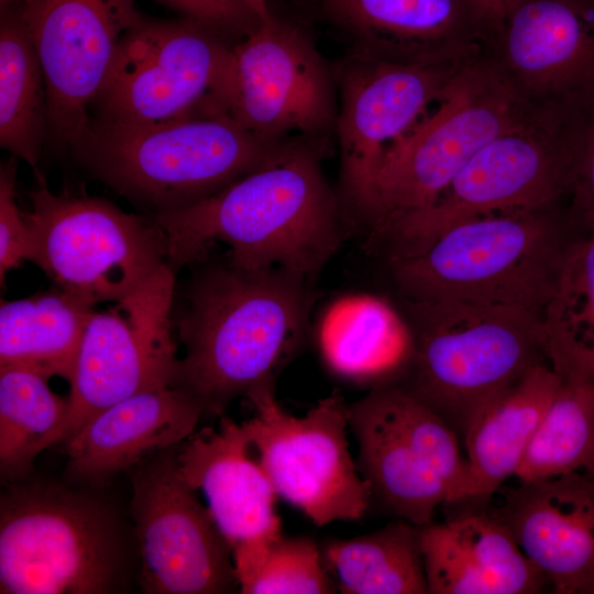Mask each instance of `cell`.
I'll return each instance as SVG.
<instances>
[{"mask_svg": "<svg viewBox=\"0 0 594 594\" xmlns=\"http://www.w3.org/2000/svg\"><path fill=\"white\" fill-rule=\"evenodd\" d=\"M242 594H333L337 585L321 547L283 530L246 539L232 547Z\"/></svg>", "mask_w": 594, "mask_h": 594, "instance_id": "1f68e13d", "label": "cell"}, {"mask_svg": "<svg viewBox=\"0 0 594 594\" xmlns=\"http://www.w3.org/2000/svg\"><path fill=\"white\" fill-rule=\"evenodd\" d=\"M246 399L256 414L241 425L278 497L316 526L362 518L372 492L349 450L343 397L322 398L304 416L285 411L272 387Z\"/></svg>", "mask_w": 594, "mask_h": 594, "instance_id": "9a60e30c", "label": "cell"}, {"mask_svg": "<svg viewBox=\"0 0 594 594\" xmlns=\"http://www.w3.org/2000/svg\"><path fill=\"white\" fill-rule=\"evenodd\" d=\"M356 464L387 513L416 526L442 505L470 501L472 481L457 433L398 384L373 388L348 405Z\"/></svg>", "mask_w": 594, "mask_h": 594, "instance_id": "9c48e42d", "label": "cell"}, {"mask_svg": "<svg viewBox=\"0 0 594 594\" xmlns=\"http://www.w3.org/2000/svg\"><path fill=\"white\" fill-rule=\"evenodd\" d=\"M204 417L183 391L162 387L125 398L82 426L62 446L67 457L63 479L106 488L146 457L191 436Z\"/></svg>", "mask_w": 594, "mask_h": 594, "instance_id": "44dd1931", "label": "cell"}, {"mask_svg": "<svg viewBox=\"0 0 594 594\" xmlns=\"http://www.w3.org/2000/svg\"><path fill=\"white\" fill-rule=\"evenodd\" d=\"M536 107L521 99L480 52L454 77L437 110L385 152L370 232L392 217L433 202L479 150Z\"/></svg>", "mask_w": 594, "mask_h": 594, "instance_id": "8fae6325", "label": "cell"}, {"mask_svg": "<svg viewBox=\"0 0 594 594\" xmlns=\"http://www.w3.org/2000/svg\"><path fill=\"white\" fill-rule=\"evenodd\" d=\"M473 57L403 64L349 52L334 66L340 154L337 193L351 229L366 234L372 230L376 178L385 152L418 122L432 101L444 96Z\"/></svg>", "mask_w": 594, "mask_h": 594, "instance_id": "7c38bea8", "label": "cell"}, {"mask_svg": "<svg viewBox=\"0 0 594 594\" xmlns=\"http://www.w3.org/2000/svg\"><path fill=\"white\" fill-rule=\"evenodd\" d=\"M232 44L188 18L142 15L121 40L91 118L147 125L222 111L218 94Z\"/></svg>", "mask_w": 594, "mask_h": 594, "instance_id": "5bb4252c", "label": "cell"}, {"mask_svg": "<svg viewBox=\"0 0 594 594\" xmlns=\"http://www.w3.org/2000/svg\"><path fill=\"white\" fill-rule=\"evenodd\" d=\"M570 152V218L578 230L594 227V77L556 100Z\"/></svg>", "mask_w": 594, "mask_h": 594, "instance_id": "d6a6232c", "label": "cell"}, {"mask_svg": "<svg viewBox=\"0 0 594 594\" xmlns=\"http://www.w3.org/2000/svg\"><path fill=\"white\" fill-rule=\"evenodd\" d=\"M569 186L570 153L559 107L538 106L479 150L433 202L382 222L371 243L384 250L388 262L400 260L465 220L563 202Z\"/></svg>", "mask_w": 594, "mask_h": 594, "instance_id": "52a82bcc", "label": "cell"}, {"mask_svg": "<svg viewBox=\"0 0 594 594\" xmlns=\"http://www.w3.org/2000/svg\"><path fill=\"white\" fill-rule=\"evenodd\" d=\"M22 0H0V3H16L21 2Z\"/></svg>", "mask_w": 594, "mask_h": 594, "instance_id": "74e56055", "label": "cell"}, {"mask_svg": "<svg viewBox=\"0 0 594 594\" xmlns=\"http://www.w3.org/2000/svg\"><path fill=\"white\" fill-rule=\"evenodd\" d=\"M18 158L10 156L0 166V280L8 272L29 261L30 234L22 209L16 204Z\"/></svg>", "mask_w": 594, "mask_h": 594, "instance_id": "836d02e7", "label": "cell"}, {"mask_svg": "<svg viewBox=\"0 0 594 594\" xmlns=\"http://www.w3.org/2000/svg\"><path fill=\"white\" fill-rule=\"evenodd\" d=\"M557 594H594V479L518 481L492 513Z\"/></svg>", "mask_w": 594, "mask_h": 594, "instance_id": "ffe728a7", "label": "cell"}, {"mask_svg": "<svg viewBox=\"0 0 594 594\" xmlns=\"http://www.w3.org/2000/svg\"><path fill=\"white\" fill-rule=\"evenodd\" d=\"M176 272L163 265L127 297L92 312L76 360L68 408L52 446L136 394L170 386L177 364Z\"/></svg>", "mask_w": 594, "mask_h": 594, "instance_id": "4fadbf2b", "label": "cell"}, {"mask_svg": "<svg viewBox=\"0 0 594 594\" xmlns=\"http://www.w3.org/2000/svg\"><path fill=\"white\" fill-rule=\"evenodd\" d=\"M183 18L195 20L235 43L255 30L262 15L244 0H154Z\"/></svg>", "mask_w": 594, "mask_h": 594, "instance_id": "e575fe53", "label": "cell"}, {"mask_svg": "<svg viewBox=\"0 0 594 594\" xmlns=\"http://www.w3.org/2000/svg\"><path fill=\"white\" fill-rule=\"evenodd\" d=\"M481 55L525 101L553 102L594 77V0H515Z\"/></svg>", "mask_w": 594, "mask_h": 594, "instance_id": "ac0fdd59", "label": "cell"}, {"mask_svg": "<svg viewBox=\"0 0 594 594\" xmlns=\"http://www.w3.org/2000/svg\"><path fill=\"white\" fill-rule=\"evenodd\" d=\"M410 359L395 384L459 437L490 402L549 362L542 311L504 305L406 301Z\"/></svg>", "mask_w": 594, "mask_h": 594, "instance_id": "8992f818", "label": "cell"}, {"mask_svg": "<svg viewBox=\"0 0 594 594\" xmlns=\"http://www.w3.org/2000/svg\"><path fill=\"white\" fill-rule=\"evenodd\" d=\"M189 266L182 305L173 309L185 352L170 387L194 398L204 417H222L234 399L275 388L305 340L311 279L283 267H243L227 255Z\"/></svg>", "mask_w": 594, "mask_h": 594, "instance_id": "6da1fadb", "label": "cell"}, {"mask_svg": "<svg viewBox=\"0 0 594 594\" xmlns=\"http://www.w3.org/2000/svg\"><path fill=\"white\" fill-rule=\"evenodd\" d=\"M177 446L132 466L130 518L145 594L239 592L232 547L197 491L180 475Z\"/></svg>", "mask_w": 594, "mask_h": 594, "instance_id": "2e32d148", "label": "cell"}, {"mask_svg": "<svg viewBox=\"0 0 594 594\" xmlns=\"http://www.w3.org/2000/svg\"><path fill=\"white\" fill-rule=\"evenodd\" d=\"M246 3H249L251 7H253L256 11H258L262 15H267L271 7L267 2V0H244Z\"/></svg>", "mask_w": 594, "mask_h": 594, "instance_id": "8d00e7d4", "label": "cell"}, {"mask_svg": "<svg viewBox=\"0 0 594 594\" xmlns=\"http://www.w3.org/2000/svg\"><path fill=\"white\" fill-rule=\"evenodd\" d=\"M576 231L563 202L472 218L447 229L422 251L389 262L392 278L409 302L542 311Z\"/></svg>", "mask_w": 594, "mask_h": 594, "instance_id": "5b68a950", "label": "cell"}, {"mask_svg": "<svg viewBox=\"0 0 594 594\" xmlns=\"http://www.w3.org/2000/svg\"><path fill=\"white\" fill-rule=\"evenodd\" d=\"M21 9L45 79L48 136L70 148L143 14L134 0H22Z\"/></svg>", "mask_w": 594, "mask_h": 594, "instance_id": "e0dca14e", "label": "cell"}, {"mask_svg": "<svg viewBox=\"0 0 594 594\" xmlns=\"http://www.w3.org/2000/svg\"><path fill=\"white\" fill-rule=\"evenodd\" d=\"M23 217L29 261L89 307L118 301L168 264L165 231L152 215L129 213L107 199L52 191L41 174Z\"/></svg>", "mask_w": 594, "mask_h": 594, "instance_id": "ba28073f", "label": "cell"}, {"mask_svg": "<svg viewBox=\"0 0 594 594\" xmlns=\"http://www.w3.org/2000/svg\"><path fill=\"white\" fill-rule=\"evenodd\" d=\"M542 319L552 369L594 381V227L569 243Z\"/></svg>", "mask_w": 594, "mask_h": 594, "instance_id": "f1b7e54d", "label": "cell"}, {"mask_svg": "<svg viewBox=\"0 0 594 594\" xmlns=\"http://www.w3.org/2000/svg\"><path fill=\"white\" fill-rule=\"evenodd\" d=\"M326 154L305 139H287L264 165L182 210L154 216L166 233L177 273L216 242L248 268L283 267L309 279L340 248L351 227L328 182Z\"/></svg>", "mask_w": 594, "mask_h": 594, "instance_id": "7a4b0ae2", "label": "cell"}, {"mask_svg": "<svg viewBox=\"0 0 594 594\" xmlns=\"http://www.w3.org/2000/svg\"><path fill=\"white\" fill-rule=\"evenodd\" d=\"M48 378L24 367H0V477L2 485L34 474L66 417L68 398Z\"/></svg>", "mask_w": 594, "mask_h": 594, "instance_id": "4dcf8cb0", "label": "cell"}, {"mask_svg": "<svg viewBox=\"0 0 594 594\" xmlns=\"http://www.w3.org/2000/svg\"><path fill=\"white\" fill-rule=\"evenodd\" d=\"M550 362L540 363L490 402L462 439L471 499H490L515 473L559 386Z\"/></svg>", "mask_w": 594, "mask_h": 594, "instance_id": "d4e9b609", "label": "cell"}, {"mask_svg": "<svg viewBox=\"0 0 594 594\" xmlns=\"http://www.w3.org/2000/svg\"><path fill=\"white\" fill-rule=\"evenodd\" d=\"M285 141L263 140L211 111L147 125L91 118L70 150L94 177L156 216L223 189L264 165Z\"/></svg>", "mask_w": 594, "mask_h": 594, "instance_id": "277c9868", "label": "cell"}, {"mask_svg": "<svg viewBox=\"0 0 594 594\" xmlns=\"http://www.w3.org/2000/svg\"><path fill=\"white\" fill-rule=\"evenodd\" d=\"M557 374L559 386L515 473L518 481L570 473L594 479V381Z\"/></svg>", "mask_w": 594, "mask_h": 594, "instance_id": "f546056e", "label": "cell"}, {"mask_svg": "<svg viewBox=\"0 0 594 594\" xmlns=\"http://www.w3.org/2000/svg\"><path fill=\"white\" fill-rule=\"evenodd\" d=\"M322 554L343 594H427L420 527L397 519L350 539L328 540Z\"/></svg>", "mask_w": 594, "mask_h": 594, "instance_id": "83f0119b", "label": "cell"}, {"mask_svg": "<svg viewBox=\"0 0 594 594\" xmlns=\"http://www.w3.org/2000/svg\"><path fill=\"white\" fill-rule=\"evenodd\" d=\"M420 544L429 594H534L549 585L492 514L424 525Z\"/></svg>", "mask_w": 594, "mask_h": 594, "instance_id": "603a6c76", "label": "cell"}, {"mask_svg": "<svg viewBox=\"0 0 594 594\" xmlns=\"http://www.w3.org/2000/svg\"><path fill=\"white\" fill-rule=\"evenodd\" d=\"M47 94L21 2L0 3V146L40 174Z\"/></svg>", "mask_w": 594, "mask_h": 594, "instance_id": "4316f807", "label": "cell"}, {"mask_svg": "<svg viewBox=\"0 0 594 594\" xmlns=\"http://www.w3.org/2000/svg\"><path fill=\"white\" fill-rule=\"evenodd\" d=\"M95 308L56 286L0 304V367L70 381Z\"/></svg>", "mask_w": 594, "mask_h": 594, "instance_id": "484cf974", "label": "cell"}, {"mask_svg": "<svg viewBox=\"0 0 594 594\" xmlns=\"http://www.w3.org/2000/svg\"><path fill=\"white\" fill-rule=\"evenodd\" d=\"M486 32L504 14L515 0H472ZM485 32V34H486Z\"/></svg>", "mask_w": 594, "mask_h": 594, "instance_id": "d590c367", "label": "cell"}, {"mask_svg": "<svg viewBox=\"0 0 594 594\" xmlns=\"http://www.w3.org/2000/svg\"><path fill=\"white\" fill-rule=\"evenodd\" d=\"M317 341L333 376L369 391L397 383L413 349L408 322L370 294L337 298L321 317Z\"/></svg>", "mask_w": 594, "mask_h": 594, "instance_id": "cb8c5ba5", "label": "cell"}, {"mask_svg": "<svg viewBox=\"0 0 594 594\" xmlns=\"http://www.w3.org/2000/svg\"><path fill=\"white\" fill-rule=\"evenodd\" d=\"M3 486L1 594H122L136 584L133 525L105 488L34 474Z\"/></svg>", "mask_w": 594, "mask_h": 594, "instance_id": "3957f363", "label": "cell"}, {"mask_svg": "<svg viewBox=\"0 0 594 594\" xmlns=\"http://www.w3.org/2000/svg\"><path fill=\"white\" fill-rule=\"evenodd\" d=\"M222 111L273 143L295 136L330 152L336 139L334 67L300 22L272 9L232 44L218 94Z\"/></svg>", "mask_w": 594, "mask_h": 594, "instance_id": "30bf717a", "label": "cell"}, {"mask_svg": "<svg viewBox=\"0 0 594 594\" xmlns=\"http://www.w3.org/2000/svg\"><path fill=\"white\" fill-rule=\"evenodd\" d=\"M351 41L349 52L403 64L466 59L481 52L485 25L472 0H316Z\"/></svg>", "mask_w": 594, "mask_h": 594, "instance_id": "d6986e66", "label": "cell"}, {"mask_svg": "<svg viewBox=\"0 0 594 594\" xmlns=\"http://www.w3.org/2000/svg\"><path fill=\"white\" fill-rule=\"evenodd\" d=\"M183 479L207 498L231 547L282 530L272 482L241 425L222 416L218 428L202 427L177 447Z\"/></svg>", "mask_w": 594, "mask_h": 594, "instance_id": "7402d4cb", "label": "cell"}]
</instances>
